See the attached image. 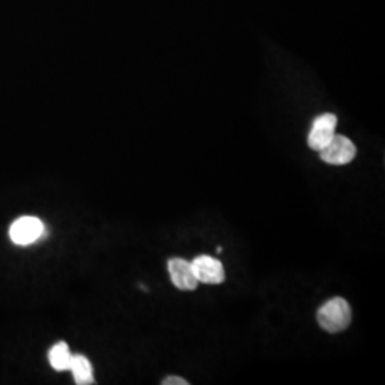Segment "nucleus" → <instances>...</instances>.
Masks as SVG:
<instances>
[{
	"label": "nucleus",
	"instance_id": "nucleus-6",
	"mask_svg": "<svg viewBox=\"0 0 385 385\" xmlns=\"http://www.w3.org/2000/svg\"><path fill=\"white\" fill-rule=\"evenodd\" d=\"M167 269L170 273L171 283L181 291H192L199 286V281L196 279L195 270H192L191 262H187L184 259H170L167 263Z\"/></svg>",
	"mask_w": 385,
	"mask_h": 385
},
{
	"label": "nucleus",
	"instance_id": "nucleus-2",
	"mask_svg": "<svg viewBox=\"0 0 385 385\" xmlns=\"http://www.w3.org/2000/svg\"><path fill=\"white\" fill-rule=\"evenodd\" d=\"M357 156L355 145L346 136L334 135L330 143L319 150V157L324 163L331 166H344L354 160Z\"/></svg>",
	"mask_w": 385,
	"mask_h": 385
},
{
	"label": "nucleus",
	"instance_id": "nucleus-7",
	"mask_svg": "<svg viewBox=\"0 0 385 385\" xmlns=\"http://www.w3.org/2000/svg\"><path fill=\"white\" fill-rule=\"evenodd\" d=\"M75 377V382L78 385H89L94 382V375H93V367L92 362L87 360L85 355H73L71 368H69Z\"/></svg>",
	"mask_w": 385,
	"mask_h": 385
},
{
	"label": "nucleus",
	"instance_id": "nucleus-5",
	"mask_svg": "<svg viewBox=\"0 0 385 385\" xmlns=\"http://www.w3.org/2000/svg\"><path fill=\"white\" fill-rule=\"evenodd\" d=\"M192 270H195L196 279L199 283L217 286L226 280L224 267L220 260L214 259L212 255H197L195 260L191 262Z\"/></svg>",
	"mask_w": 385,
	"mask_h": 385
},
{
	"label": "nucleus",
	"instance_id": "nucleus-10",
	"mask_svg": "<svg viewBox=\"0 0 385 385\" xmlns=\"http://www.w3.org/2000/svg\"><path fill=\"white\" fill-rule=\"evenodd\" d=\"M216 251H217V252H221V251H223V247H221V245H219V247L216 248Z\"/></svg>",
	"mask_w": 385,
	"mask_h": 385
},
{
	"label": "nucleus",
	"instance_id": "nucleus-9",
	"mask_svg": "<svg viewBox=\"0 0 385 385\" xmlns=\"http://www.w3.org/2000/svg\"><path fill=\"white\" fill-rule=\"evenodd\" d=\"M163 385H188V381L181 377H167L161 381Z\"/></svg>",
	"mask_w": 385,
	"mask_h": 385
},
{
	"label": "nucleus",
	"instance_id": "nucleus-1",
	"mask_svg": "<svg viewBox=\"0 0 385 385\" xmlns=\"http://www.w3.org/2000/svg\"><path fill=\"white\" fill-rule=\"evenodd\" d=\"M351 307L347 300L334 297L319 307L317 321L319 327L327 333L336 334L348 329L351 323Z\"/></svg>",
	"mask_w": 385,
	"mask_h": 385
},
{
	"label": "nucleus",
	"instance_id": "nucleus-3",
	"mask_svg": "<svg viewBox=\"0 0 385 385\" xmlns=\"http://www.w3.org/2000/svg\"><path fill=\"white\" fill-rule=\"evenodd\" d=\"M336 127H337V116L333 113H324L315 117L311 124L308 140H307L310 149L315 152L324 149L330 143V140L334 138Z\"/></svg>",
	"mask_w": 385,
	"mask_h": 385
},
{
	"label": "nucleus",
	"instance_id": "nucleus-4",
	"mask_svg": "<svg viewBox=\"0 0 385 385\" xmlns=\"http://www.w3.org/2000/svg\"><path fill=\"white\" fill-rule=\"evenodd\" d=\"M44 234V224L33 216H23L13 221L9 228L11 240L18 245H29L36 243Z\"/></svg>",
	"mask_w": 385,
	"mask_h": 385
},
{
	"label": "nucleus",
	"instance_id": "nucleus-8",
	"mask_svg": "<svg viewBox=\"0 0 385 385\" xmlns=\"http://www.w3.org/2000/svg\"><path fill=\"white\" fill-rule=\"evenodd\" d=\"M72 357L73 354L71 353L69 346L64 341L56 343L49 351V362L56 371H69Z\"/></svg>",
	"mask_w": 385,
	"mask_h": 385
}]
</instances>
